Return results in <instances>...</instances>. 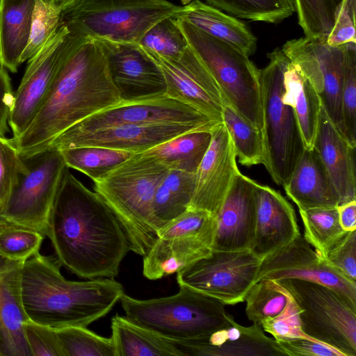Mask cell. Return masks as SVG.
I'll list each match as a JSON object with an SVG mask.
<instances>
[{
    "label": "cell",
    "instance_id": "obj_6",
    "mask_svg": "<svg viewBox=\"0 0 356 356\" xmlns=\"http://www.w3.org/2000/svg\"><path fill=\"white\" fill-rule=\"evenodd\" d=\"M182 8L168 0H74L61 10L60 24L74 34L138 43L151 26L179 17Z\"/></svg>",
    "mask_w": 356,
    "mask_h": 356
},
{
    "label": "cell",
    "instance_id": "obj_24",
    "mask_svg": "<svg viewBox=\"0 0 356 356\" xmlns=\"http://www.w3.org/2000/svg\"><path fill=\"white\" fill-rule=\"evenodd\" d=\"M313 149L337 193L339 204L356 200L355 147L339 132L321 106Z\"/></svg>",
    "mask_w": 356,
    "mask_h": 356
},
{
    "label": "cell",
    "instance_id": "obj_46",
    "mask_svg": "<svg viewBox=\"0 0 356 356\" xmlns=\"http://www.w3.org/2000/svg\"><path fill=\"white\" fill-rule=\"evenodd\" d=\"M24 162L11 138L0 137V218Z\"/></svg>",
    "mask_w": 356,
    "mask_h": 356
},
{
    "label": "cell",
    "instance_id": "obj_45",
    "mask_svg": "<svg viewBox=\"0 0 356 356\" xmlns=\"http://www.w3.org/2000/svg\"><path fill=\"white\" fill-rule=\"evenodd\" d=\"M300 312L299 307L289 293L284 309L275 317L264 322L261 326L264 332L270 334L277 341L296 338L316 341L303 332Z\"/></svg>",
    "mask_w": 356,
    "mask_h": 356
},
{
    "label": "cell",
    "instance_id": "obj_28",
    "mask_svg": "<svg viewBox=\"0 0 356 356\" xmlns=\"http://www.w3.org/2000/svg\"><path fill=\"white\" fill-rule=\"evenodd\" d=\"M35 0H0V50L2 66L17 72L28 44Z\"/></svg>",
    "mask_w": 356,
    "mask_h": 356
},
{
    "label": "cell",
    "instance_id": "obj_31",
    "mask_svg": "<svg viewBox=\"0 0 356 356\" xmlns=\"http://www.w3.org/2000/svg\"><path fill=\"white\" fill-rule=\"evenodd\" d=\"M211 131L197 130L184 133L140 153L170 170L196 173L210 145Z\"/></svg>",
    "mask_w": 356,
    "mask_h": 356
},
{
    "label": "cell",
    "instance_id": "obj_43",
    "mask_svg": "<svg viewBox=\"0 0 356 356\" xmlns=\"http://www.w3.org/2000/svg\"><path fill=\"white\" fill-rule=\"evenodd\" d=\"M341 115L344 136L356 146V43L344 46L343 81L341 92Z\"/></svg>",
    "mask_w": 356,
    "mask_h": 356
},
{
    "label": "cell",
    "instance_id": "obj_13",
    "mask_svg": "<svg viewBox=\"0 0 356 356\" xmlns=\"http://www.w3.org/2000/svg\"><path fill=\"white\" fill-rule=\"evenodd\" d=\"M344 46L332 47L326 39L303 36L286 41L281 48L315 89L327 115L343 136Z\"/></svg>",
    "mask_w": 356,
    "mask_h": 356
},
{
    "label": "cell",
    "instance_id": "obj_48",
    "mask_svg": "<svg viewBox=\"0 0 356 356\" xmlns=\"http://www.w3.org/2000/svg\"><path fill=\"white\" fill-rule=\"evenodd\" d=\"M356 0H341L337 6L332 28L326 38L332 47L356 43L355 37Z\"/></svg>",
    "mask_w": 356,
    "mask_h": 356
},
{
    "label": "cell",
    "instance_id": "obj_25",
    "mask_svg": "<svg viewBox=\"0 0 356 356\" xmlns=\"http://www.w3.org/2000/svg\"><path fill=\"white\" fill-rule=\"evenodd\" d=\"M298 209L338 207L339 199L326 169L314 149H305L283 186Z\"/></svg>",
    "mask_w": 356,
    "mask_h": 356
},
{
    "label": "cell",
    "instance_id": "obj_2",
    "mask_svg": "<svg viewBox=\"0 0 356 356\" xmlns=\"http://www.w3.org/2000/svg\"><path fill=\"white\" fill-rule=\"evenodd\" d=\"M121 102L101 40L87 36L64 62L29 127L12 142L27 158L47 149L74 124Z\"/></svg>",
    "mask_w": 356,
    "mask_h": 356
},
{
    "label": "cell",
    "instance_id": "obj_49",
    "mask_svg": "<svg viewBox=\"0 0 356 356\" xmlns=\"http://www.w3.org/2000/svg\"><path fill=\"white\" fill-rule=\"evenodd\" d=\"M324 259L346 277L356 282V229L346 232Z\"/></svg>",
    "mask_w": 356,
    "mask_h": 356
},
{
    "label": "cell",
    "instance_id": "obj_30",
    "mask_svg": "<svg viewBox=\"0 0 356 356\" xmlns=\"http://www.w3.org/2000/svg\"><path fill=\"white\" fill-rule=\"evenodd\" d=\"M111 331L115 356H183L171 340L126 316L115 315L111 318Z\"/></svg>",
    "mask_w": 356,
    "mask_h": 356
},
{
    "label": "cell",
    "instance_id": "obj_11",
    "mask_svg": "<svg viewBox=\"0 0 356 356\" xmlns=\"http://www.w3.org/2000/svg\"><path fill=\"white\" fill-rule=\"evenodd\" d=\"M87 36L72 33L60 24L42 48L29 60L14 95L8 125L13 138L29 127L47 99L56 76L70 53Z\"/></svg>",
    "mask_w": 356,
    "mask_h": 356
},
{
    "label": "cell",
    "instance_id": "obj_29",
    "mask_svg": "<svg viewBox=\"0 0 356 356\" xmlns=\"http://www.w3.org/2000/svg\"><path fill=\"white\" fill-rule=\"evenodd\" d=\"M282 100L293 109L305 149H313L321 101L312 84L290 60L284 73Z\"/></svg>",
    "mask_w": 356,
    "mask_h": 356
},
{
    "label": "cell",
    "instance_id": "obj_22",
    "mask_svg": "<svg viewBox=\"0 0 356 356\" xmlns=\"http://www.w3.org/2000/svg\"><path fill=\"white\" fill-rule=\"evenodd\" d=\"M256 222L250 250L261 259L300 234L291 204L274 188L257 183Z\"/></svg>",
    "mask_w": 356,
    "mask_h": 356
},
{
    "label": "cell",
    "instance_id": "obj_18",
    "mask_svg": "<svg viewBox=\"0 0 356 356\" xmlns=\"http://www.w3.org/2000/svg\"><path fill=\"white\" fill-rule=\"evenodd\" d=\"M212 138L195 173L189 209L218 214L235 177L240 172L231 137L222 122L211 131Z\"/></svg>",
    "mask_w": 356,
    "mask_h": 356
},
{
    "label": "cell",
    "instance_id": "obj_54",
    "mask_svg": "<svg viewBox=\"0 0 356 356\" xmlns=\"http://www.w3.org/2000/svg\"><path fill=\"white\" fill-rule=\"evenodd\" d=\"M338 1V3H339V2L341 1V0H337Z\"/></svg>",
    "mask_w": 356,
    "mask_h": 356
},
{
    "label": "cell",
    "instance_id": "obj_41",
    "mask_svg": "<svg viewBox=\"0 0 356 356\" xmlns=\"http://www.w3.org/2000/svg\"><path fill=\"white\" fill-rule=\"evenodd\" d=\"M61 10L51 0H35L28 44L20 64L33 56L60 25Z\"/></svg>",
    "mask_w": 356,
    "mask_h": 356
},
{
    "label": "cell",
    "instance_id": "obj_55",
    "mask_svg": "<svg viewBox=\"0 0 356 356\" xmlns=\"http://www.w3.org/2000/svg\"><path fill=\"white\" fill-rule=\"evenodd\" d=\"M0 220H1V218H0Z\"/></svg>",
    "mask_w": 356,
    "mask_h": 356
},
{
    "label": "cell",
    "instance_id": "obj_12",
    "mask_svg": "<svg viewBox=\"0 0 356 356\" xmlns=\"http://www.w3.org/2000/svg\"><path fill=\"white\" fill-rule=\"evenodd\" d=\"M261 261L250 249L212 250L209 256L177 272V282L225 305H234L244 302L257 282Z\"/></svg>",
    "mask_w": 356,
    "mask_h": 356
},
{
    "label": "cell",
    "instance_id": "obj_27",
    "mask_svg": "<svg viewBox=\"0 0 356 356\" xmlns=\"http://www.w3.org/2000/svg\"><path fill=\"white\" fill-rule=\"evenodd\" d=\"M179 17L249 57L257 51V37L245 24L201 0L183 6Z\"/></svg>",
    "mask_w": 356,
    "mask_h": 356
},
{
    "label": "cell",
    "instance_id": "obj_38",
    "mask_svg": "<svg viewBox=\"0 0 356 356\" xmlns=\"http://www.w3.org/2000/svg\"><path fill=\"white\" fill-rule=\"evenodd\" d=\"M44 237L31 228L0 220V255L24 262L40 252Z\"/></svg>",
    "mask_w": 356,
    "mask_h": 356
},
{
    "label": "cell",
    "instance_id": "obj_51",
    "mask_svg": "<svg viewBox=\"0 0 356 356\" xmlns=\"http://www.w3.org/2000/svg\"><path fill=\"white\" fill-rule=\"evenodd\" d=\"M15 92L10 79L3 67L0 66V137L8 132V119L14 102Z\"/></svg>",
    "mask_w": 356,
    "mask_h": 356
},
{
    "label": "cell",
    "instance_id": "obj_8",
    "mask_svg": "<svg viewBox=\"0 0 356 356\" xmlns=\"http://www.w3.org/2000/svg\"><path fill=\"white\" fill-rule=\"evenodd\" d=\"M188 45L204 63L227 103L261 132L264 126L259 70L249 56L177 17Z\"/></svg>",
    "mask_w": 356,
    "mask_h": 356
},
{
    "label": "cell",
    "instance_id": "obj_35",
    "mask_svg": "<svg viewBox=\"0 0 356 356\" xmlns=\"http://www.w3.org/2000/svg\"><path fill=\"white\" fill-rule=\"evenodd\" d=\"M222 122L231 137L239 163L248 167L264 164L262 132L241 117L229 104L223 108Z\"/></svg>",
    "mask_w": 356,
    "mask_h": 356
},
{
    "label": "cell",
    "instance_id": "obj_53",
    "mask_svg": "<svg viewBox=\"0 0 356 356\" xmlns=\"http://www.w3.org/2000/svg\"><path fill=\"white\" fill-rule=\"evenodd\" d=\"M0 66H2V65H1V50H0Z\"/></svg>",
    "mask_w": 356,
    "mask_h": 356
},
{
    "label": "cell",
    "instance_id": "obj_1",
    "mask_svg": "<svg viewBox=\"0 0 356 356\" xmlns=\"http://www.w3.org/2000/svg\"><path fill=\"white\" fill-rule=\"evenodd\" d=\"M60 264L79 277L114 278L131 251L128 238L104 200L68 170L46 234Z\"/></svg>",
    "mask_w": 356,
    "mask_h": 356
},
{
    "label": "cell",
    "instance_id": "obj_14",
    "mask_svg": "<svg viewBox=\"0 0 356 356\" xmlns=\"http://www.w3.org/2000/svg\"><path fill=\"white\" fill-rule=\"evenodd\" d=\"M220 121L168 97L121 102L74 124L66 131H93L121 125H190L212 131Z\"/></svg>",
    "mask_w": 356,
    "mask_h": 356
},
{
    "label": "cell",
    "instance_id": "obj_23",
    "mask_svg": "<svg viewBox=\"0 0 356 356\" xmlns=\"http://www.w3.org/2000/svg\"><path fill=\"white\" fill-rule=\"evenodd\" d=\"M23 263L0 255V356H31L24 334Z\"/></svg>",
    "mask_w": 356,
    "mask_h": 356
},
{
    "label": "cell",
    "instance_id": "obj_33",
    "mask_svg": "<svg viewBox=\"0 0 356 356\" xmlns=\"http://www.w3.org/2000/svg\"><path fill=\"white\" fill-rule=\"evenodd\" d=\"M59 151L69 168L82 172L92 181L104 177L136 154L94 146L67 148Z\"/></svg>",
    "mask_w": 356,
    "mask_h": 356
},
{
    "label": "cell",
    "instance_id": "obj_19",
    "mask_svg": "<svg viewBox=\"0 0 356 356\" xmlns=\"http://www.w3.org/2000/svg\"><path fill=\"white\" fill-rule=\"evenodd\" d=\"M197 130L204 129L190 125L147 124L121 125L79 133L65 131L49 147L60 150L94 146L140 153L180 134Z\"/></svg>",
    "mask_w": 356,
    "mask_h": 356
},
{
    "label": "cell",
    "instance_id": "obj_9",
    "mask_svg": "<svg viewBox=\"0 0 356 356\" xmlns=\"http://www.w3.org/2000/svg\"><path fill=\"white\" fill-rule=\"evenodd\" d=\"M22 159L24 168L1 220L31 228L45 236L52 207L69 168L60 151L51 147Z\"/></svg>",
    "mask_w": 356,
    "mask_h": 356
},
{
    "label": "cell",
    "instance_id": "obj_17",
    "mask_svg": "<svg viewBox=\"0 0 356 356\" xmlns=\"http://www.w3.org/2000/svg\"><path fill=\"white\" fill-rule=\"evenodd\" d=\"M100 40L122 102L165 96L166 84L161 71L138 43Z\"/></svg>",
    "mask_w": 356,
    "mask_h": 356
},
{
    "label": "cell",
    "instance_id": "obj_52",
    "mask_svg": "<svg viewBox=\"0 0 356 356\" xmlns=\"http://www.w3.org/2000/svg\"><path fill=\"white\" fill-rule=\"evenodd\" d=\"M339 222L346 231L356 229V200H353L337 207Z\"/></svg>",
    "mask_w": 356,
    "mask_h": 356
},
{
    "label": "cell",
    "instance_id": "obj_7",
    "mask_svg": "<svg viewBox=\"0 0 356 356\" xmlns=\"http://www.w3.org/2000/svg\"><path fill=\"white\" fill-rule=\"evenodd\" d=\"M268 63L259 70L264 126V165L273 181L288 182L305 147L299 125L289 105L282 100L284 73L289 60L280 47L267 54Z\"/></svg>",
    "mask_w": 356,
    "mask_h": 356
},
{
    "label": "cell",
    "instance_id": "obj_34",
    "mask_svg": "<svg viewBox=\"0 0 356 356\" xmlns=\"http://www.w3.org/2000/svg\"><path fill=\"white\" fill-rule=\"evenodd\" d=\"M304 227L303 237L322 259L343 236L337 207L298 209Z\"/></svg>",
    "mask_w": 356,
    "mask_h": 356
},
{
    "label": "cell",
    "instance_id": "obj_15",
    "mask_svg": "<svg viewBox=\"0 0 356 356\" xmlns=\"http://www.w3.org/2000/svg\"><path fill=\"white\" fill-rule=\"evenodd\" d=\"M138 46L161 71L167 97L222 122L223 108L228 104L204 63L188 45L177 58Z\"/></svg>",
    "mask_w": 356,
    "mask_h": 356
},
{
    "label": "cell",
    "instance_id": "obj_20",
    "mask_svg": "<svg viewBox=\"0 0 356 356\" xmlns=\"http://www.w3.org/2000/svg\"><path fill=\"white\" fill-rule=\"evenodd\" d=\"M257 182L241 172L236 175L215 217L213 250L250 249L254 239Z\"/></svg>",
    "mask_w": 356,
    "mask_h": 356
},
{
    "label": "cell",
    "instance_id": "obj_36",
    "mask_svg": "<svg viewBox=\"0 0 356 356\" xmlns=\"http://www.w3.org/2000/svg\"><path fill=\"white\" fill-rule=\"evenodd\" d=\"M205 3L239 19L278 24L296 13L294 0H205Z\"/></svg>",
    "mask_w": 356,
    "mask_h": 356
},
{
    "label": "cell",
    "instance_id": "obj_16",
    "mask_svg": "<svg viewBox=\"0 0 356 356\" xmlns=\"http://www.w3.org/2000/svg\"><path fill=\"white\" fill-rule=\"evenodd\" d=\"M298 279L325 285L356 311V282L332 267L300 234L291 242L265 257L257 282L261 280Z\"/></svg>",
    "mask_w": 356,
    "mask_h": 356
},
{
    "label": "cell",
    "instance_id": "obj_26",
    "mask_svg": "<svg viewBox=\"0 0 356 356\" xmlns=\"http://www.w3.org/2000/svg\"><path fill=\"white\" fill-rule=\"evenodd\" d=\"M214 238L205 236L157 238L143 256V274L156 280L177 273L194 262L210 255Z\"/></svg>",
    "mask_w": 356,
    "mask_h": 356
},
{
    "label": "cell",
    "instance_id": "obj_42",
    "mask_svg": "<svg viewBox=\"0 0 356 356\" xmlns=\"http://www.w3.org/2000/svg\"><path fill=\"white\" fill-rule=\"evenodd\" d=\"M138 44L147 50L170 58L179 57L188 47L174 17L163 19L154 24Z\"/></svg>",
    "mask_w": 356,
    "mask_h": 356
},
{
    "label": "cell",
    "instance_id": "obj_47",
    "mask_svg": "<svg viewBox=\"0 0 356 356\" xmlns=\"http://www.w3.org/2000/svg\"><path fill=\"white\" fill-rule=\"evenodd\" d=\"M24 334L31 356H65L56 329L28 319Z\"/></svg>",
    "mask_w": 356,
    "mask_h": 356
},
{
    "label": "cell",
    "instance_id": "obj_50",
    "mask_svg": "<svg viewBox=\"0 0 356 356\" xmlns=\"http://www.w3.org/2000/svg\"><path fill=\"white\" fill-rule=\"evenodd\" d=\"M277 342L288 356H344L338 350L312 339L296 338Z\"/></svg>",
    "mask_w": 356,
    "mask_h": 356
},
{
    "label": "cell",
    "instance_id": "obj_44",
    "mask_svg": "<svg viewBox=\"0 0 356 356\" xmlns=\"http://www.w3.org/2000/svg\"><path fill=\"white\" fill-rule=\"evenodd\" d=\"M216 229L215 218L200 209H188L158 231V238L178 236H205L214 238Z\"/></svg>",
    "mask_w": 356,
    "mask_h": 356
},
{
    "label": "cell",
    "instance_id": "obj_10",
    "mask_svg": "<svg viewBox=\"0 0 356 356\" xmlns=\"http://www.w3.org/2000/svg\"><path fill=\"white\" fill-rule=\"evenodd\" d=\"M277 281L300 309L303 332L344 356H356V311L330 288L298 279Z\"/></svg>",
    "mask_w": 356,
    "mask_h": 356
},
{
    "label": "cell",
    "instance_id": "obj_37",
    "mask_svg": "<svg viewBox=\"0 0 356 356\" xmlns=\"http://www.w3.org/2000/svg\"><path fill=\"white\" fill-rule=\"evenodd\" d=\"M289 294L288 290L275 280H261L254 283L244 299L248 318L261 326L284 309Z\"/></svg>",
    "mask_w": 356,
    "mask_h": 356
},
{
    "label": "cell",
    "instance_id": "obj_3",
    "mask_svg": "<svg viewBox=\"0 0 356 356\" xmlns=\"http://www.w3.org/2000/svg\"><path fill=\"white\" fill-rule=\"evenodd\" d=\"M56 258L40 252L23 263L22 298L29 320L54 329L87 327L106 316L124 293L113 278L66 280Z\"/></svg>",
    "mask_w": 356,
    "mask_h": 356
},
{
    "label": "cell",
    "instance_id": "obj_21",
    "mask_svg": "<svg viewBox=\"0 0 356 356\" xmlns=\"http://www.w3.org/2000/svg\"><path fill=\"white\" fill-rule=\"evenodd\" d=\"M172 341V340H171ZM183 356H285L260 325L232 324L195 339L172 341Z\"/></svg>",
    "mask_w": 356,
    "mask_h": 356
},
{
    "label": "cell",
    "instance_id": "obj_4",
    "mask_svg": "<svg viewBox=\"0 0 356 356\" xmlns=\"http://www.w3.org/2000/svg\"><path fill=\"white\" fill-rule=\"evenodd\" d=\"M169 171L152 158L136 153L93 181L94 191L104 200L124 229L131 251L143 257L158 238L153 200L157 186Z\"/></svg>",
    "mask_w": 356,
    "mask_h": 356
},
{
    "label": "cell",
    "instance_id": "obj_39",
    "mask_svg": "<svg viewBox=\"0 0 356 356\" xmlns=\"http://www.w3.org/2000/svg\"><path fill=\"white\" fill-rule=\"evenodd\" d=\"M56 330L65 356H115L111 337H102L81 326Z\"/></svg>",
    "mask_w": 356,
    "mask_h": 356
},
{
    "label": "cell",
    "instance_id": "obj_5",
    "mask_svg": "<svg viewBox=\"0 0 356 356\" xmlns=\"http://www.w3.org/2000/svg\"><path fill=\"white\" fill-rule=\"evenodd\" d=\"M175 295L138 300L124 293L120 302L131 321L172 341L207 336L232 324L234 318L220 300L179 286Z\"/></svg>",
    "mask_w": 356,
    "mask_h": 356
},
{
    "label": "cell",
    "instance_id": "obj_32",
    "mask_svg": "<svg viewBox=\"0 0 356 356\" xmlns=\"http://www.w3.org/2000/svg\"><path fill=\"white\" fill-rule=\"evenodd\" d=\"M195 173L170 170L157 186L153 200L158 231L189 209L194 193Z\"/></svg>",
    "mask_w": 356,
    "mask_h": 356
},
{
    "label": "cell",
    "instance_id": "obj_40",
    "mask_svg": "<svg viewBox=\"0 0 356 356\" xmlns=\"http://www.w3.org/2000/svg\"><path fill=\"white\" fill-rule=\"evenodd\" d=\"M299 26L305 36L326 39L334 24L337 0H294Z\"/></svg>",
    "mask_w": 356,
    "mask_h": 356
}]
</instances>
